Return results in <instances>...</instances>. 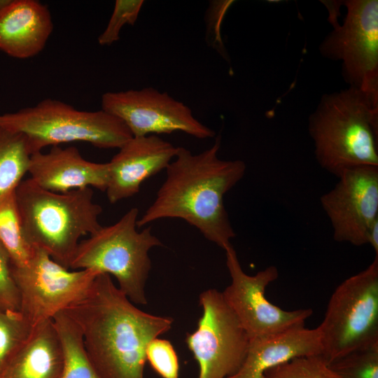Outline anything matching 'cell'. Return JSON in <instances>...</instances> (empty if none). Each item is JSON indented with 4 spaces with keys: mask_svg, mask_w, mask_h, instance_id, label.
Returning <instances> with one entry per match:
<instances>
[{
    "mask_svg": "<svg viewBox=\"0 0 378 378\" xmlns=\"http://www.w3.org/2000/svg\"><path fill=\"white\" fill-rule=\"evenodd\" d=\"M31 155L24 135L0 127V197L22 181Z\"/></svg>",
    "mask_w": 378,
    "mask_h": 378,
    "instance_id": "obj_20",
    "label": "cell"
},
{
    "mask_svg": "<svg viewBox=\"0 0 378 378\" xmlns=\"http://www.w3.org/2000/svg\"><path fill=\"white\" fill-rule=\"evenodd\" d=\"M0 127L24 135L31 154L46 146L74 141L118 149L132 137L120 120L102 109L78 110L51 98L15 112L0 113Z\"/></svg>",
    "mask_w": 378,
    "mask_h": 378,
    "instance_id": "obj_5",
    "label": "cell"
},
{
    "mask_svg": "<svg viewBox=\"0 0 378 378\" xmlns=\"http://www.w3.org/2000/svg\"><path fill=\"white\" fill-rule=\"evenodd\" d=\"M329 366L341 378H378V343L355 350Z\"/></svg>",
    "mask_w": 378,
    "mask_h": 378,
    "instance_id": "obj_23",
    "label": "cell"
},
{
    "mask_svg": "<svg viewBox=\"0 0 378 378\" xmlns=\"http://www.w3.org/2000/svg\"><path fill=\"white\" fill-rule=\"evenodd\" d=\"M33 328L20 312L0 309V377Z\"/></svg>",
    "mask_w": 378,
    "mask_h": 378,
    "instance_id": "obj_22",
    "label": "cell"
},
{
    "mask_svg": "<svg viewBox=\"0 0 378 378\" xmlns=\"http://www.w3.org/2000/svg\"><path fill=\"white\" fill-rule=\"evenodd\" d=\"M28 173L39 187L55 192L94 188L106 191L108 164L85 159L76 147L52 146L47 153L31 154Z\"/></svg>",
    "mask_w": 378,
    "mask_h": 378,
    "instance_id": "obj_15",
    "label": "cell"
},
{
    "mask_svg": "<svg viewBox=\"0 0 378 378\" xmlns=\"http://www.w3.org/2000/svg\"><path fill=\"white\" fill-rule=\"evenodd\" d=\"M220 136L197 154L178 147L165 169L167 175L155 199L138 218V227L163 218H179L196 227L207 240L225 250L235 232L224 205V196L244 176L240 160L218 157Z\"/></svg>",
    "mask_w": 378,
    "mask_h": 378,
    "instance_id": "obj_2",
    "label": "cell"
},
{
    "mask_svg": "<svg viewBox=\"0 0 378 378\" xmlns=\"http://www.w3.org/2000/svg\"><path fill=\"white\" fill-rule=\"evenodd\" d=\"M62 343L52 320L33 328L0 378H61Z\"/></svg>",
    "mask_w": 378,
    "mask_h": 378,
    "instance_id": "obj_18",
    "label": "cell"
},
{
    "mask_svg": "<svg viewBox=\"0 0 378 378\" xmlns=\"http://www.w3.org/2000/svg\"><path fill=\"white\" fill-rule=\"evenodd\" d=\"M319 329L297 327L270 336L249 340L245 360L228 378H263L265 372L293 359L322 356Z\"/></svg>",
    "mask_w": 378,
    "mask_h": 378,
    "instance_id": "obj_17",
    "label": "cell"
},
{
    "mask_svg": "<svg viewBox=\"0 0 378 378\" xmlns=\"http://www.w3.org/2000/svg\"><path fill=\"white\" fill-rule=\"evenodd\" d=\"M202 315L186 342L199 365L198 378H228L241 367L249 338L223 293L208 289L199 296Z\"/></svg>",
    "mask_w": 378,
    "mask_h": 378,
    "instance_id": "obj_9",
    "label": "cell"
},
{
    "mask_svg": "<svg viewBox=\"0 0 378 378\" xmlns=\"http://www.w3.org/2000/svg\"><path fill=\"white\" fill-rule=\"evenodd\" d=\"M368 244L373 248L375 255H378V220L374 223L369 231Z\"/></svg>",
    "mask_w": 378,
    "mask_h": 378,
    "instance_id": "obj_28",
    "label": "cell"
},
{
    "mask_svg": "<svg viewBox=\"0 0 378 378\" xmlns=\"http://www.w3.org/2000/svg\"><path fill=\"white\" fill-rule=\"evenodd\" d=\"M15 190L0 197V242L8 251L12 264L22 266L31 258L34 247L24 235Z\"/></svg>",
    "mask_w": 378,
    "mask_h": 378,
    "instance_id": "obj_21",
    "label": "cell"
},
{
    "mask_svg": "<svg viewBox=\"0 0 378 378\" xmlns=\"http://www.w3.org/2000/svg\"><path fill=\"white\" fill-rule=\"evenodd\" d=\"M146 361L162 378H178L179 363L172 343L167 340L155 338L146 350Z\"/></svg>",
    "mask_w": 378,
    "mask_h": 378,
    "instance_id": "obj_26",
    "label": "cell"
},
{
    "mask_svg": "<svg viewBox=\"0 0 378 378\" xmlns=\"http://www.w3.org/2000/svg\"><path fill=\"white\" fill-rule=\"evenodd\" d=\"M142 0H116L108 22L98 36V43L110 46L120 38L122 28L126 25H134L141 10Z\"/></svg>",
    "mask_w": 378,
    "mask_h": 378,
    "instance_id": "obj_25",
    "label": "cell"
},
{
    "mask_svg": "<svg viewBox=\"0 0 378 378\" xmlns=\"http://www.w3.org/2000/svg\"><path fill=\"white\" fill-rule=\"evenodd\" d=\"M319 165L337 178L346 169L378 166V101L348 89L326 94L309 119Z\"/></svg>",
    "mask_w": 378,
    "mask_h": 378,
    "instance_id": "obj_3",
    "label": "cell"
},
{
    "mask_svg": "<svg viewBox=\"0 0 378 378\" xmlns=\"http://www.w3.org/2000/svg\"><path fill=\"white\" fill-rule=\"evenodd\" d=\"M263 378H341L321 356L301 357L267 370Z\"/></svg>",
    "mask_w": 378,
    "mask_h": 378,
    "instance_id": "obj_24",
    "label": "cell"
},
{
    "mask_svg": "<svg viewBox=\"0 0 378 378\" xmlns=\"http://www.w3.org/2000/svg\"><path fill=\"white\" fill-rule=\"evenodd\" d=\"M102 109L120 120L132 136L174 132L200 139L216 136L214 130L194 116L190 107L153 87L105 92Z\"/></svg>",
    "mask_w": 378,
    "mask_h": 378,
    "instance_id": "obj_12",
    "label": "cell"
},
{
    "mask_svg": "<svg viewBox=\"0 0 378 378\" xmlns=\"http://www.w3.org/2000/svg\"><path fill=\"white\" fill-rule=\"evenodd\" d=\"M346 7L343 24L338 8L330 3L329 20L334 29L320 46L321 54L340 61L342 74L351 88L378 101V1H341Z\"/></svg>",
    "mask_w": 378,
    "mask_h": 378,
    "instance_id": "obj_8",
    "label": "cell"
},
{
    "mask_svg": "<svg viewBox=\"0 0 378 378\" xmlns=\"http://www.w3.org/2000/svg\"><path fill=\"white\" fill-rule=\"evenodd\" d=\"M15 195L28 243L65 268L69 269L80 237L102 227L103 210L93 201L91 188L55 192L28 178L18 184Z\"/></svg>",
    "mask_w": 378,
    "mask_h": 378,
    "instance_id": "obj_4",
    "label": "cell"
},
{
    "mask_svg": "<svg viewBox=\"0 0 378 378\" xmlns=\"http://www.w3.org/2000/svg\"><path fill=\"white\" fill-rule=\"evenodd\" d=\"M335 186L320 199L336 241L368 244L369 231L378 220V166L344 170Z\"/></svg>",
    "mask_w": 378,
    "mask_h": 378,
    "instance_id": "obj_13",
    "label": "cell"
},
{
    "mask_svg": "<svg viewBox=\"0 0 378 378\" xmlns=\"http://www.w3.org/2000/svg\"><path fill=\"white\" fill-rule=\"evenodd\" d=\"M327 364L378 343V255L332 293L318 326Z\"/></svg>",
    "mask_w": 378,
    "mask_h": 378,
    "instance_id": "obj_7",
    "label": "cell"
},
{
    "mask_svg": "<svg viewBox=\"0 0 378 378\" xmlns=\"http://www.w3.org/2000/svg\"><path fill=\"white\" fill-rule=\"evenodd\" d=\"M225 251L231 283L222 293L249 340L304 326L313 314L312 309L284 310L265 297L267 286L279 276L275 266H268L255 275H248L244 272L233 246Z\"/></svg>",
    "mask_w": 378,
    "mask_h": 378,
    "instance_id": "obj_11",
    "label": "cell"
},
{
    "mask_svg": "<svg viewBox=\"0 0 378 378\" xmlns=\"http://www.w3.org/2000/svg\"><path fill=\"white\" fill-rule=\"evenodd\" d=\"M139 209L132 208L116 223L80 241L70 270H92L113 275L134 304H146L145 287L151 269L149 251L162 245L151 227L136 230Z\"/></svg>",
    "mask_w": 378,
    "mask_h": 378,
    "instance_id": "obj_6",
    "label": "cell"
},
{
    "mask_svg": "<svg viewBox=\"0 0 378 378\" xmlns=\"http://www.w3.org/2000/svg\"><path fill=\"white\" fill-rule=\"evenodd\" d=\"M63 312L78 326L100 378H144L148 344L173 324L137 308L104 273Z\"/></svg>",
    "mask_w": 378,
    "mask_h": 378,
    "instance_id": "obj_1",
    "label": "cell"
},
{
    "mask_svg": "<svg viewBox=\"0 0 378 378\" xmlns=\"http://www.w3.org/2000/svg\"><path fill=\"white\" fill-rule=\"evenodd\" d=\"M52 320L63 350L61 378H100L88 356L77 324L63 311Z\"/></svg>",
    "mask_w": 378,
    "mask_h": 378,
    "instance_id": "obj_19",
    "label": "cell"
},
{
    "mask_svg": "<svg viewBox=\"0 0 378 378\" xmlns=\"http://www.w3.org/2000/svg\"><path fill=\"white\" fill-rule=\"evenodd\" d=\"M12 0H0V13L11 2Z\"/></svg>",
    "mask_w": 378,
    "mask_h": 378,
    "instance_id": "obj_29",
    "label": "cell"
},
{
    "mask_svg": "<svg viewBox=\"0 0 378 378\" xmlns=\"http://www.w3.org/2000/svg\"><path fill=\"white\" fill-rule=\"evenodd\" d=\"M0 309L20 312V294L12 274L11 259L1 242Z\"/></svg>",
    "mask_w": 378,
    "mask_h": 378,
    "instance_id": "obj_27",
    "label": "cell"
},
{
    "mask_svg": "<svg viewBox=\"0 0 378 378\" xmlns=\"http://www.w3.org/2000/svg\"><path fill=\"white\" fill-rule=\"evenodd\" d=\"M12 274L20 294V312L32 327L52 320L78 300L99 274L92 270H70L35 248L27 264Z\"/></svg>",
    "mask_w": 378,
    "mask_h": 378,
    "instance_id": "obj_10",
    "label": "cell"
},
{
    "mask_svg": "<svg viewBox=\"0 0 378 378\" xmlns=\"http://www.w3.org/2000/svg\"><path fill=\"white\" fill-rule=\"evenodd\" d=\"M178 146L158 135L132 136L108 162L106 190L110 203L136 195L148 178L165 170L177 154Z\"/></svg>",
    "mask_w": 378,
    "mask_h": 378,
    "instance_id": "obj_14",
    "label": "cell"
},
{
    "mask_svg": "<svg viewBox=\"0 0 378 378\" xmlns=\"http://www.w3.org/2000/svg\"><path fill=\"white\" fill-rule=\"evenodd\" d=\"M48 8L36 0H12L0 13V50L17 59L41 52L52 34Z\"/></svg>",
    "mask_w": 378,
    "mask_h": 378,
    "instance_id": "obj_16",
    "label": "cell"
}]
</instances>
